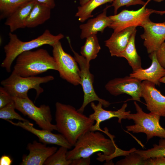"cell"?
<instances>
[{"label": "cell", "mask_w": 165, "mask_h": 165, "mask_svg": "<svg viewBox=\"0 0 165 165\" xmlns=\"http://www.w3.org/2000/svg\"><path fill=\"white\" fill-rule=\"evenodd\" d=\"M135 152L145 159L157 157H165V138H160L158 144H153V147L147 150L137 149Z\"/></svg>", "instance_id": "cell-25"}, {"label": "cell", "mask_w": 165, "mask_h": 165, "mask_svg": "<svg viewBox=\"0 0 165 165\" xmlns=\"http://www.w3.org/2000/svg\"><path fill=\"white\" fill-rule=\"evenodd\" d=\"M13 125L20 127L36 136L40 141L46 144H54L60 146H63L68 149L71 148L72 145L61 134H55L46 130H38L34 127V124L28 121L25 122L19 121L16 123L10 120H7Z\"/></svg>", "instance_id": "cell-14"}, {"label": "cell", "mask_w": 165, "mask_h": 165, "mask_svg": "<svg viewBox=\"0 0 165 165\" xmlns=\"http://www.w3.org/2000/svg\"><path fill=\"white\" fill-rule=\"evenodd\" d=\"M54 79V77L51 75L44 77H23L12 73L8 78L2 80L1 84L14 97L28 98V90L34 89L36 92V99L44 91L40 85L53 81Z\"/></svg>", "instance_id": "cell-6"}, {"label": "cell", "mask_w": 165, "mask_h": 165, "mask_svg": "<svg viewBox=\"0 0 165 165\" xmlns=\"http://www.w3.org/2000/svg\"><path fill=\"white\" fill-rule=\"evenodd\" d=\"M68 149L65 147L60 146L54 153L46 160L44 165H71L72 160L68 159L67 157Z\"/></svg>", "instance_id": "cell-26"}, {"label": "cell", "mask_w": 165, "mask_h": 165, "mask_svg": "<svg viewBox=\"0 0 165 165\" xmlns=\"http://www.w3.org/2000/svg\"><path fill=\"white\" fill-rule=\"evenodd\" d=\"M90 163V157H82L72 160L71 165H89Z\"/></svg>", "instance_id": "cell-34"}, {"label": "cell", "mask_w": 165, "mask_h": 165, "mask_svg": "<svg viewBox=\"0 0 165 165\" xmlns=\"http://www.w3.org/2000/svg\"><path fill=\"white\" fill-rule=\"evenodd\" d=\"M111 6L107 5L103 12L96 17L90 19L85 24L79 26L81 30L80 38H86L90 36L96 35L98 32L103 33L105 29L109 27L111 23V20L107 16V10Z\"/></svg>", "instance_id": "cell-19"}, {"label": "cell", "mask_w": 165, "mask_h": 165, "mask_svg": "<svg viewBox=\"0 0 165 165\" xmlns=\"http://www.w3.org/2000/svg\"><path fill=\"white\" fill-rule=\"evenodd\" d=\"M30 0H0V19L7 18L21 5Z\"/></svg>", "instance_id": "cell-27"}, {"label": "cell", "mask_w": 165, "mask_h": 165, "mask_svg": "<svg viewBox=\"0 0 165 165\" xmlns=\"http://www.w3.org/2000/svg\"><path fill=\"white\" fill-rule=\"evenodd\" d=\"M154 13L156 14H160L161 15H162L164 14H165V11H160L154 10Z\"/></svg>", "instance_id": "cell-37"}, {"label": "cell", "mask_w": 165, "mask_h": 165, "mask_svg": "<svg viewBox=\"0 0 165 165\" xmlns=\"http://www.w3.org/2000/svg\"><path fill=\"white\" fill-rule=\"evenodd\" d=\"M12 162V160L8 156L3 155L0 158V165H10Z\"/></svg>", "instance_id": "cell-35"}, {"label": "cell", "mask_w": 165, "mask_h": 165, "mask_svg": "<svg viewBox=\"0 0 165 165\" xmlns=\"http://www.w3.org/2000/svg\"><path fill=\"white\" fill-rule=\"evenodd\" d=\"M38 2L45 4L51 9H53L55 6V0H35Z\"/></svg>", "instance_id": "cell-36"}, {"label": "cell", "mask_w": 165, "mask_h": 165, "mask_svg": "<svg viewBox=\"0 0 165 165\" xmlns=\"http://www.w3.org/2000/svg\"><path fill=\"white\" fill-rule=\"evenodd\" d=\"M158 61L160 65L165 69V42H164L156 51Z\"/></svg>", "instance_id": "cell-32"}, {"label": "cell", "mask_w": 165, "mask_h": 165, "mask_svg": "<svg viewBox=\"0 0 165 165\" xmlns=\"http://www.w3.org/2000/svg\"><path fill=\"white\" fill-rule=\"evenodd\" d=\"M160 82L165 83V76L162 77L160 80Z\"/></svg>", "instance_id": "cell-39"}, {"label": "cell", "mask_w": 165, "mask_h": 165, "mask_svg": "<svg viewBox=\"0 0 165 165\" xmlns=\"http://www.w3.org/2000/svg\"><path fill=\"white\" fill-rule=\"evenodd\" d=\"M153 0L156 2H160L162 1H163L164 0Z\"/></svg>", "instance_id": "cell-40"}, {"label": "cell", "mask_w": 165, "mask_h": 165, "mask_svg": "<svg viewBox=\"0 0 165 165\" xmlns=\"http://www.w3.org/2000/svg\"><path fill=\"white\" fill-rule=\"evenodd\" d=\"M101 49L97 37L96 35H94L86 38L84 45L81 47L80 53L87 64H90V61L97 57Z\"/></svg>", "instance_id": "cell-23"}, {"label": "cell", "mask_w": 165, "mask_h": 165, "mask_svg": "<svg viewBox=\"0 0 165 165\" xmlns=\"http://www.w3.org/2000/svg\"><path fill=\"white\" fill-rule=\"evenodd\" d=\"M125 158L117 161L116 165H145L146 159L139 154L133 152L126 155Z\"/></svg>", "instance_id": "cell-29"}, {"label": "cell", "mask_w": 165, "mask_h": 165, "mask_svg": "<svg viewBox=\"0 0 165 165\" xmlns=\"http://www.w3.org/2000/svg\"><path fill=\"white\" fill-rule=\"evenodd\" d=\"M141 95L148 110L160 117H165V96L156 88L155 84L147 80L143 81Z\"/></svg>", "instance_id": "cell-13"}, {"label": "cell", "mask_w": 165, "mask_h": 165, "mask_svg": "<svg viewBox=\"0 0 165 165\" xmlns=\"http://www.w3.org/2000/svg\"><path fill=\"white\" fill-rule=\"evenodd\" d=\"M50 69L58 70L54 57L46 50L40 49L19 55L12 73L23 77L33 76Z\"/></svg>", "instance_id": "cell-3"}, {"label": "cell", "mask_w": 165, "mask_h": 165, "mask_svg": "<svg viewBox=\"0 0 165 165\" xmlns=\"http://www.w3.org/2000/svg\"><path fill=\"white\" fill-rule=\"evenodd\" d=\"M15 104L13 100L0 109V118L7 121L13 119H16L22 122L28 121L16 112L15 110Z\"/></svg>", "instance_id": "cell-28"}, {"label": "cell", "mask_w": 165, "mask_h": 165, "mask_svg": "<svg viewBox=\"0 0 165 165\" xmlns=\"http://www.w3.org/2000/svg\"><path fill=\"white\" fill-rule=\"evenodd\" d=\"M136 29L132 34L126 48L120 54L119 57L125 58L131 67L133 72L142 68L141 58L138 55L135 46Z\"/></svg>", "instance_id": "cell-22"}, {"label": "cell", "mask_w": 165, "mask_h": 165, "mask_svg": "<svg viewBox=\"0 0 165 165\" xmlns=\"http://www.w3.org/2000/svg\"><path fill=\"white\" fill-rule=\"evenodd\" d=\"M136 26H131L117 32H114L105 42L112 56L119 57L126 48L130 37L136 29Z\"/></svg>", "instance_id": "cell-18"}, {"label": "cell", "mask_w": 165, "mask_h": 165, "mask_svg": "<svg viewBox=\"0 0 165 165\" xmlns=\"http://www.w3.org/2000/svg\"><path fill=\"white\" fill-rule=\"evenodd\" d=\"M52 47L60 77L74 86L80 85V69L74 57L64 51L60 41Z\"/></svg>", "instance_id": "cell-9"}, {"label": "cell", "mask_w": 165, "mask_h": 165, "mask_svg": "<svg viewBox=\"0 0 165 165\" xmlns=\"http://www.w3.org/2000/svg\"><path fill=\"white\" fill-rule=\"evenodd\" d=\"M68 42L74 53V57L79 67L80 85L82 86L84 93L83 103L80 107L77 110V111L83 113L86 106L89 104L95 101L101 103L104 108L108 107L111 103L109 101L99 97L95 91L93 85L94 76L90 71V64H87L84 57L73 50L71 46L70 41Z\"/></svg>", "instance_id": "cell-8"}, {"label": "cell", "mask_w": 165, "mask_h": 165, "mask_svg": "<svg viewBox=\"0 0 165 165\" xmlns=\"http://www.w3.org/2000/svg\"><path fill=\"white\" fill-rule=\"evenodd\" d=\"M27 149L29 153L23 156L21 165H44L46 160L57 151V148L47 147L46 144L34 141L28 144Z\"/></svg>", "instance_id": "cell-15"}, {"label": "cell", "mask_w": 165, "mask_h": 165, "mask_svg": "<svg viewBox=\"0 0 165 165\" xmlns=\"http://www.w3.org/2000/svg\"><path fill=\"white\" fill-rule=\"evenodd\" d=\"M13 101V97L3 86L0 87V109Z\"/></svg>", "instance_id": "cell-31"}, {"label": "cell", "mask_w": 165, "mask_h": 165, "mask_svg": "<svg viewBox=\"0 0 165 165\" xmlns=\"http://www.w3.org/2000/svg\"><path fill=\"white\" fill-rule=\"evenodd\" d=\"M30 0L20 6L7 18L5 24L9 27L11 32L26 28V21L35 2Z\"/></svg>", "instance_id": "cell-20"}, {"label": "cell", "mask_w": 165, "mask_h": 165, "mask_svg": "<svg viewBox=\"0 0 165 165\" xmlns=\"http://www.w3.org/2000/svg\"><path fill=\"white\" fill-rule=\"evenodd\" d=\"M145 165H165V157L160 156L147 159Z\"/></svg>", "instance_id": "cell-33"}, {"label": "cell", "mask_w": 165, "mask_h": 165, "mask_svg": "<svg viewBox=\"0 0 165 165\" xmlns=\"http://www.w3.org/2000/svg\"><path fill=\"white\" fill-rule=\"evenodd\" d=\"M114 0H89L82 6L78 7L75 16L79 20L83 22L93 16L92 13L96 8L108 2H112Z\"/></svg>", "instance_id": "cell-24"}, {"label": "cell", "mask_w": 165, "mask_h": 165, "mask_svg": "<svg viewBox=\"0 0 165 165\" xmlns=\"http://www.w3.org/2000/svg\"><path fill=\"white\" fill-rule=\"evenodd\" d=\"M51 10L46 5L35 1L26 21V27L33 28L43 24L50 18Z\"/></svg>", "instance_id": "cell-21"}, {"label": "cell", "mask_w": 165, "mask_h": 165, "mask_svg": "<svg viewBox=\"0 0 165 165\" xmlns=\"http://www.w3.org/2000/svg\"><path fill=\"white\" fill-rule=\"evenodd\" d=\"M141 27L144 32L141 35L148 53L156 51L165 40V22L155 23L150 19L145 22Z\"/></svg>", "instance_id": "cell-12"}, {"label": "cell", "mask_w": 165, "mask_h": 165, "mask_svg": "<svg viewBox=\"0 0 165 165\" xmlns=\"http://www.w3.org/2000/svg\"><path fill=\"white\" fill-rule=\"evenodd\" d=\"M13 98L16 109L34 121L40 128L51 131L57 130L56 125L51 123L52 116L49 106L42 105L37 107L29 97Z\"/></svg>", "instance_id": "cell-7"}, {"label": "cell", "mask_w": 165, "mask_h": 165, "mask_svg": "<svg viewBox=\"0 0 165 165\" xmlns=\"http://www.w3.org/2000/svg\"><path fill=\"white\" fill-rule=\"evenodd\" d=\"M9 42L4 47L5 57L1 65L9 73L11 71L13 61L22 53L45 45L52 46L64 37L61 33L53 35L48 29L37 38L27 42L21 41L12 32L9 33Z\"/></svg>", "instance_id": "cell-4"}, {"label": "cell", "mask_w": 165, "mask_h": 165, "mask_svg": "<svg viewBox=\"0 0 165 165\" xmlns=\"http://www.w3.org/2000/svg\"><path fill=\"white\" fill-rule=\"evenodd\" d=\"M151 0H148L137 10L124 9L118 14L109 16L111 23L108 27L112 29L114 32H117L131 26L141 27L144 22L150 19L151 14L154 13V10L145 8Z\"/></svg>", "instance_id": "cell-10"}, {"label": "cell", "mask_w": 165, "mask_h": 165, "mask_svg": "<svg viewBox=\"0 0 165 165\" xmlns=\"http://www.w3.org/2000/svg\"><path fill=\"white\" fill-rule=\"evenodd\" d=\"M134 104L136 112L128 114L126 118L133 120L134 124L126 126L127 130L133 133L145 134L147 141L153 137L165 138V129L160 123V116L150 112H145L135 101Z\"/></svg>", "instance_id": "cell-5"}, {"label": "cell", "mask_w": 165, "mask_h": 165, "mask_svg": "<svg viewBox=\"0 0 165 165\" xmlns=\"http://www.w3.org/2000/svg\"><path fill=\"white\" fill-rule=\"evenodd\" d=\"M55 108L57 130L74 146L80 136L90 130L94 121L70 105L57 102Z\"/></svg>", "instance_id": "cell-1"}, {"label": "cell", "mask_w": 165, "mask_h": 165, "mask_svg": "<svg viewBox=\"0 0 165 165\" xmlns=\"http://www.w3.org/2000/svg\"><path fill=\"white\" fill-rule=\"evenodd\" d=\"M89 0H79L80 6H82L88 2Z\"/></svg>", "instance_id": "cell-38"}, {"label": "cell", "mask_w": 165, "mask_h": 165, "mask_svg": "<svg viewBox=\"0 0 165 165\" xmlns=\"http://www.w3.org/2000/svg\"><path fill=\"white\" fill-rule=\"evenodd\" d=\"M146 2L142 0H114L111 6L113 7L114 15H115L117 14L119 9L122 6L136 5L144 6Z\"/></svg>", "instance_id": "cell-30"}, {"label": "cell", "mask_w": 165, "mask_h": 165, "mask_svg": "<svg viewBox=\"0 0 165 165\" xmlns=\"http://www.w3.org/2000/svg\"><path fill=\"white\" fill-rule=\"evenodd\" d=\"M105 129L103 132L110 138H106L99 132L89 130L78 138L72 149L67 152V159L72 160L80 157H90L99 152H102L105 156H112L119 148L114 140L115 136L108 132L107 128Z\"/></svg>", "instance_id": "cell-2"}, {"label": "cell", "mask_w": 165, "mask_h": 165, "mask_svg": "<svg viewBox=\"0 0 165 165\" xmlns=\"http://www.w3.org/2000/svg\"><path fill=\"white\" fill-rule=\"evenodd\" d=\"M141 81L132 77L126 76L109 80L105 85L106 90L111 95L117 96L126 94L131 97L127 101L141 102Z\"/></svg>", "instance_id": "cell-11"}, {"label": "cell", "mask_w": 165, "mask_h": 165, "mask_svg": "<svg viewBox=\"0 0 165 165\" xmlns=\"http://www.w3.org/2000/svg\"><path fill=\"white\" fill-rule=\"evenodd\" d=\"M90 106L94 111V112L89 115V117L92 120L96 121V123L91 128L90 130L92 131H100V123L103 121L113 118H117L118 122H121L122 119H126L127 116L131 113L130 111H126L127 106V103H124L121 107L116 111H108L103 108L102 104L98 102L96 105L93 102L90 103Z\"/></svg>", "instance_id": "cell-16"}, {"label": "cell", "mask_w": 165, "mask_h": 165, "mask_svg": "<svg viewBox=\"0 0 165 165\" xmlns=\"http://www.w3.org/2000/svg\"><path fill=\"white\" fill-rule=\"evenodd\" d=\"M149 57L152 61L149 67L146 69L141 68L130 73L129 76L141 81L147 80L160 86V79L165 76V69L158 62L156 51L149 54Z\"/></svg>", "instance_id": "cell-17"}]
</instances>
